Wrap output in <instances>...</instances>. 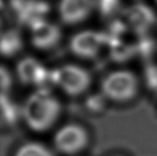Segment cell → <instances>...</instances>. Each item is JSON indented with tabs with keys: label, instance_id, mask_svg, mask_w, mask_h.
<instances>
[{
	"label": "cell",
	"instance_id": "cell-7",
	"mask_svg": "<svg viewBox=\"0 0 157 156\" xmlns=\"http://www.w3.org/2000/svg\"><path fill=\"white\" fill-rule=\"evenodd\" d=\"M17 77L22 84L42 86L46 82H51V72L35 58L26 57L20 60L16 68Z\"/></svg>",
	"mask_w": 157,
	"mask_h": 156
},
{
	"label": "cell",
	"instance_id": "cell-16",
	"mask_svg": "<svg viewBox=\"0 0 157 156\" xmlns=\"http://www.w3.org/2000/svg\"><path fill=\"white\" fill-rule=\"evenodd\" d=\"M0 77H1V93L7 94L12 86V77L9 71L4 66H2L0 70Z\"/></svg>",
	"mask_w": 157,
	"mask_h": 156
},
{
	"label": "cell",
	"instance_id": "cell-9",
	"mask_svg": "<svg viewBox=\"0 0 157 156\" xmlns=\"http://www.w3.org/2000/svg\"><path fill=\"white\" fill-rule=\"evenodd\" d=\"M31 43L39 50H49L61 40V29L54 23L46 20L40 21L31 27Z\"/></svg>",
	"mask_w": 157,
	"mask_h": 156
},
{
	"label": "cell",
	"instance_id": "cell-15",
	"mask_svg": "<svg viewBox=\"0 0 157 156\" xmlns=\"http://www.w3.org/2000/svg\"><path fill=\"white\" fill-rule=\"evenodd\" d=\"M140 38L136 45V50H137V54L141 55L142 57L150 56L154 51V42L150 38H147L145 35L139 36Z\"/></svg>",
	"mask_w": 157,
	"mask_h": 156
},
{
	"label": "cell",
	"instance_id": "cell-14",
	"mask_svg": "<svg viewBox=\"0 0 157 156\" xmlns=\"http://www.w3.org/2000/svg\"><path fill=\"white\" fill-rule=\"evenodd\" d=\"M144 80L148 89L157 93V65L148 64L144 68Z\"/></svg>",
	"mask_w": 157,
	"mask_h": 156
},
{
	"label": "cell",
	"instance_id": "cell-6",
	"mask_svg": "<svg viewBox=\"0 0 157 156\" xmlns=\"http://www.w3.org/2000/svg\"><path fill=\"white\" fill-rule=\"evenodd\" d=\"M156 21V15L144 3H135L124 11V22L129 29L138 36L145 35Z\"/></svg>",
	"mask_w": 157,
	"mask_h": 156
},
{
	"label": "cell",
	"instance_id": "cell-3",
	"mask_svg": "<svg viewBox=\"0 0 157 156\" xmlns=\"http://www.w3.org/2000/svg\"><path fill=\"white\" fill-rule=\"evenodd\" d=\"M51 82L68 96L77 97L88 91L92 77L86 69L68 64L51 72Z\"/></svg>",
	"mask_w": 157,
	"mask_h": 156
},
{
	"label": "cell",
	"instance_id": "cell-17",
	"mask_svg": "<svg viewBox=\"0 0 157 156\" xmlns=\"http://www.w3.org/2000/svg\"><path fill=\"white\" fill-rule=\"evenodd\" d=\"M155 1H156V3H157V0H155Z\"/></svg>",
	"mask_w": 157,
	"mask_h": 156
},
{
	"label": "cell",
	"instance_id": "cell-2",
	"mask_svg": "<svg viewBox=\"0 0 157 156\" xmlns=\"http://www.w3.org/2000/svg\"><path fill=\"white\" fill-rule=\"evenodd\" d=\"M102 96L117 102L132 100L138 91V80L130 71L119 70L109 74L101 84Z\"/></svg>",
	"mask_w": 157,
	"mask_h": 156
},
{
	"label": "cell",
	"instance_id": "cell-10",
	"mask_svg": "<svg viewBox=\"0 0 157 156\" xmlns=\"http://www.w3.org/2000/svg\"><path fill=\"white\" fill-rule=\"evenodd\" d=\"M22 38L18 31L8 30L1 36V53L4 57H12L21 50Z\"/></svg>",
	"mask_w": 157,
	"mask_h": 156
},
{
	"label": "cell",
	"instance_id": "cell-5",
	"mask_svg": "<svg viewBox=\"0 0 157 156\" xmlns=\"http://www.w3.org/2000/svg\"><path fill=\"white\" fill-rule=\"evenodd\" d=\"M105 45H107L105 33L85 30L75 34L69 42L71 52L82 59H93L100 54Z\"/></svg>",
	"mask_w": 157,
	"mask_h": 156
},
{
	"label": "cell",
	"instance_id": "cell-4",
	"mask_svg": "<svg viewBox=\"0 0 157 156\" xmlns=\"http://www.w3.org/2000/svg\"><path fill=\"white\" fill-rule=\"evenodd\" d=\"M53 142L59 152L73 155L80 152L88 145L89 134L82 125L69 124L57 131Z\"/></svg>",
	"mask_w": 157,
	"mask_h": 156
},
{
	"label": "cell",
	"instance_id": "cell-12",
	"mask_svg": "<svg viewBox=\"0 0 157 156\" xmlns=\"http://www.w3.org/2000/svg\"><path fill=\"white\" fill-rule=\"evenodd\" d=\"M14 156H54V154L42 143L27 142L19 147Z\"/></svg>",
	"mask_w": 157,
	"mask_h": 156
},
{
	"label": "cell",
	"instance_id": "cell-13",
	"mask_svg": "<svg viewBox=\"0 0 157 156\" xmlns=\"http://www.w3.org/2000/svg\"><path fill=\"white\" fill-rule=\"evenodd\" d=\"M98 12L105 17L114 15L121 7V0H96Z\"/></svg>",
	"mask_w": 157,
	"mask_h": 156
},
{
	"label": "cell",
	"instance_id": "cell-1",
	"mask_svg": "<svg viewBox=\"0 0 157 156\" xmlns=\"http://www.w3.org/2000/svg\"><path fill=\"white\" fill-rule=\"evenodd\" d=\"M60 113L59 100L44 88L31 93L22 109L26 124L37 132H43L51 128L58 120Z\"/></svg>",
	"mask_w": 157,
	"mask_h": 156
},
{
	"label": "cell",
	"instance_id": "cell-11",
	"mask_svg": "<svg viewBox=\"0 0 157 156\" xmlns=\"http://www.w3.org/2000/svg\"><path fill=\"white\" fill-rule=\"evenodd\" d=\"M20 110L14 101L6 93H1V118L7 124H13L17 121Z\"/></svg>",
	"mask_w": 157,
	"mask_h": 156
},
{
	"label": "cell",
	"instance_id": "cell-8",
	"mask_svg": "<svg viewBox=\"0 0 157 156\" xmlns=\"http://www.w3.org/2000/svg\"><path fill=\"white\" fill-rule=\"evenodd\" d=\"M94 5V0H60V19L68 25L81 23L89 17Z\"/></svg>",
	"mask_w": 157,
	"mask_h": 156
}]
</instances>
